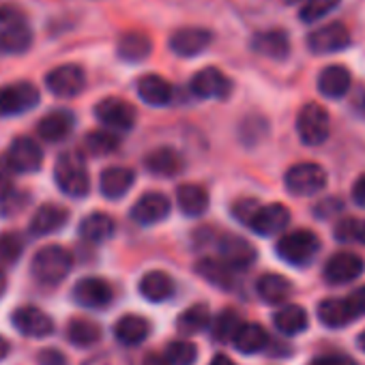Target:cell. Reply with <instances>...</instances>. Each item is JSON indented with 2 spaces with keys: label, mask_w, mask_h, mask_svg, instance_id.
<instances>
[{
  "label": "cell",
  "mask_w": 365,
  "mask_h": 365,
  "mask_svg": "<svg viewBox=\"0 0 365 365\" xmlns=\"http://www.w3.org/2000/svg\"><path fill=\"white\" fill-rule=\"evenodd\" d=\"M54 180L63 194L71 198H84L91 192V176L86 161L76 150H65L58 155L54 165Z\"/></svg>",
  "instance_id": "1"
},
{
  "label": "cell",
  "mask_w": 365,
  "mask_h": 365,
  "mask_svg": "<svg viewBox=\"0 0 365 365\" xmlns=\"http://www.w3.org/2000/svg\"><path fill=\"white\" fill-rule=\"evenodd\" d=\"M73 269V256L69 250L61 245H46L41 247L31 262L33 277L43 286H56L61 284Z\"/></svg>",
  "instance_id": "2"
},
{
  "label": "cell",
  "mask_w": 365,
  "mask_h": 365,
  "mask_svg": "<svg viewBox=\"0 0 365 365\" xmlns=\"http://www.w3.org/2000/svg\"><path fill=\"white\" fill-rule=\"evenodd\" d=\"M275 252L284 262L292 267H305L320 252V239L312 230H294L277 241Z\"/></svg>",
  "instance_id": "3"
},
{
  "label": "cell",
  "mask_w": 365,
  "mask_h": 365,
  "mask_svg": "<svg viewBox=\"0 0 365 365\" xmlns=\"http://www.w3.org/2000/svg\"><path fill=\"white\" fill-rule=\"evenodd\" d=\"M284 182H286V190L292 196L309 198V196L320 194L327 187V172L318 163L303 161V163H297V165L288 168V172L284 176Z\"/></svg>",
  "instance_id": "4"
},
{
  "label": "cell",
  "mask_w": 365,
  "mask_h": 365,
  "mask_svg": "<svg viewBox=\"0 0 365 365\" xmlns=\"http://www.w3.org/2000/svg\"><path fill=\"white\" fill-rule=\"evenodd\" d=\"M331 118L320 103H305L297 116V133L305 146H320L329 138Z\"/></svg>",
  "instance_id": "5"
},
{
  "label": "cell",
  "mask_w": 365,
  "mask_h": 365,
  "mask_svg": "<svg viewBox=\"0 0 365 365\" xmlns=\"http://www.w3.org/2000/svg\"><path fill=\"white\" fill-rule=\"evenodd\" d=\"M39 103V91L31 82H14L0 88V118L18 116Z\"/></svg>",
  "instance_id": "6"
},
{
  "label": "cell",
  "mask_w": 365,
  "mask_h": 365,
  "mask_svg": "<svg viewBox=\"0 0 365 365\" xmlns=\"http://www.w3.org/2000/svg\"><path fill=\"white\" fill-rule=\"evenodd\" d=\"M363 271H365V260L359 254L337 252L324 262L322 277L331 286H341V284H350V282L359 279L363 275Z\"/></svg>",
  "instance_id": "7"
},
{
  "label": "cell",
  "mask_w": 365,
  "mask_h": 365,
  "mask_svg": "<svg viewBox=\"0 0 365 365\" xmlns=\"http://www.w3.org/2000/svg\"><path fill=\"white\" fill-rule=\"evenodd\" d=\"M95 116L108 129L114 131H129L135 125V108L118 97H106L95 106Z\"/></svg>",
  "instance_id": "8"
},
{
  "label": "cell",
  "mask_w": 365,
  "mask_h": 365,
  "mask_svg": "<svg viewBox=\"0 0 365 365\" xmlns=\"http://www.w3.org/2000/svg\"><path fill=\"white\" fill-rule=\"evenodd\" d=\"M11 324L16 327L18 333L33 337V339H41L54 333V320L35 305L16 307L11 314Z\"/></svg>",
  "instance_id": "9"
},
{
  "label": "cell",
  "mask_w": 365,
  "mask_h": 365,
  "mask_svg": "<svg viewBox=\"0 0 365 365\" xmlns=\"http://www.w3.org/2000/svg\"><path fill=\"white\" fill-rule=\"evenodd\" d=\"M46 86L50 88L52 95L69 99V97H76L84 91L86 73L80 65H71V63L61 65L46 76Z\"/></svg>",
  "instance_id": "10"
},
{
  "label": "cell",
  "mask_w": 365,
  "mask_h": 365,
  "mask_svg": "<svg viewBox=\"0 0 365 365\" xmlns=\"http://www.w3.org/2000/svg\"><path fill=\"white\" fill-rule=\"evenodd\" d=\"M213 43V33L200 26H185L172 33L170 37V50L180 58H194L202 54Z\"/></svg>",
  "instance_id": "11"
},
{
  "label": "cell",
  "mask_w": 365,
  "mask_h": 365,
  "mask_svg": "<svg viewBox=\"0 0 365 365\" xmlns=\"http://www.w3.org/2000/svg\"><path fill=\"white\" fill-rule=\"evenodd\" d=\"M215 247H217V254L220 258L230 264L232 269L241 271V269H247L256 262V250L250 241H245L243 237H237V235H220L215 239Z\"/></svg>",
  "instance_id": "12"
},
{
  "label": "cell",
  "mask_w": 365,
  "mask_h": 365,
  "mask_svg": "<svg viewBox=\"0 0 365 365\" xmlns=\"http://www.w3.org/2000/svg\"><path fill=\"white\" fill-rule=\"evenodd\" d=\"M71 297L82 307L106 309L112 303V299H114V290H112V286L103 277H82L73 286Z\"/></svg>",
  "instance_id": "13"
},
{
  "label": "cell",
  "mask_w": 365,
  "mask_h": 365,
  "mask_svg": "<svg viewBox=\"0 0 365 365\" xmlns=\"http://www.w3.org/2000/svg\"><path fill=\"white\" fill-rule=\"evenodd\" d=\"M348 46H350V33L341 22H329L307 35V48L318 56L339 52Z\"/></svg>",
  "instance_id": "14"
},
{
  "label": "cell",
  "mask_w": 365,
  "mask_h": 365,
  "mask_svg": "<svg viewBox=\"0 0 365 365\" xmlns=\"http://www.w3.org/2000/svg\"><path fill=\"white\" fill-rule=\"evenodd\" d=\"M230 78L226 73H222L217 67H205L200 69L192 82L190 88L198 99H224L230 93Z\"/></svg>",
  "instance_id": "15"
},
{
  "label": "cell",
  "mask_w": 365,
  "mask_h": 365,
  "mask_svg": "<svg viewBox=\"0 0 365 365\" xmlns=\"http://www.w3.org/2000/svg\"><path fill=\"white\" fill-rule=\"evenodd\" d=\"M170 211H172V202L168 196L159 192H148L131 207V220L140 226H153L163 222L170 215Z\"/></svg>",
  "instance_id": "16"
},
{
  "label": "cell",
  "mask_w": 365,
  "mask_h": 365,
  "mask_svg": "<svg viewBox=\"0 0 365 365\" xmlns=\"http://www.w3.org/2000/svg\"><path fill=\"white\" fill-rule=\"evenodd\" d=\"M288 224H290V211L284 205L273 202V205H260L247 226L260 237H273L286 230Z\"/></svg>",
  "instance_id": "17"
},
{
  "label": "cell",
  "mask_w": 365,
  "mask_h": 365,
  "mask_svg": "<svg viewBox=\"0 0 365 365\" xmlns=\"http://www.w3.org/2000/svg\"><path fill=\"white\" fill-rule=\"evenodd\" d=\"M7 157L14 163V168L24 174H33L43 165V150L31 138H16L9 146Z\"/></svg>",
  "instance_id": "18"
},
{
  "label": "cell",
  "mask_w": 365,
  "mask_h": 365,
  "mask_svg": "<svg viewBox=\"0 0 365 365\" xmlns=\"http://www.w3.org/2000/svg\"><path fill=\"white\" fill-rule=\"evenodd\" d=\"M135 182V174L129 168L123 165H112L106 168L99 176V190L103 194V198L108 200H118L123 198Z\"/></svg>",
  "instance_id": "19"
},
{
  "label": "cell",
  "mask_w": 365,
  "mask_h": 365,
  "mask_svg": "<svg viewBox=\"0 0 365 365\" xmlns=\"http://www.w3.org/2000/svg\"><path fill=\"white\" fill-rule=\"evenodd\" d=\"M76 127V116L69 110H54L37 123V133L46 142H61L69 138Z\"/></svg>",
  "instance_id": "20"
},
{
  "label": "cell",
  "mask_w": 365,
  "mask_h": 365,
  "mask_svg": "<svg viewBox=\"0 0 365 365\" xmlns=\"http://www.w3.org/2000/svg\"><path fill=\"white\" fill-rule=\"evenodd\" d=\"M69 222V211L58 205H43L35 211L31 220V235L33 237H46L52 232H58Z\"/></svg>",
  "instance_id": "21"
},
{
  "label": "cell",
  "mask_w": 365,
  "mask_h": 365,
  "mask_svg": "<svg viewBox=\"0 0 365 365\" xmlns=\"http://www.w3.org/2000/svg\"><path fill=\"white\" fill-rule=\"evenodd\" d=\"M144 165L150 174L155 176H163V178H172L176 174L182 172L185 163H182V157L170 148V146H161V148H155L146 155L144 159Z\"/></svg>",
  "instance_id": "22"
},
{
  "label": "cell",
  "mask_w": 365,
  "mask_h": 365,
  "mask_svg": "<svg viewBox=\"0 0 365 365\" xmlns=\"http://www.w3.org/2000/svg\"><path fill=\"white\" fill-rule=\"evenodd\" d=\"M176 205L182 215L200 217L209 209V194L202 185L185 182V185H178V190H176Z\"/></svg>",
  "instance_id": "23"
},
{
  "label": "cell",
  "mask_w": 365,
  "mask_h": 365,
  "mask_svg": "<svg viewBox=\"0 0 365 365\" xmlns=\"http://www.w3.org/2000/svg\"><path fill=\"white\" fill-rule=\"evenodd\" d=\"M150 335V322L138 314H125L114 324V337L123 346H140Z\"/></svg>",
  "instance_id": "24"
},
{
  "label": "cell",
  "mask_w": 365,
  "mask_h": 365,
  "mask_svg": "<svg viewBox=\"0 0 365 365\" xmlns=\"http://www.w3.org/2000/svg\"><path fill=\"white\" fill-rule=\"evenodd\" d=\"M354 318H359V316L354 314L348 297L346 299H324L318 305V320L329 329H341V327L350 324Z\"/></svg>",
  "instance_id": "25"
},
{
  "label": "cell",
  "mask_w": 365,
  "mask_h": 365,
  "mask_svg": "<svg viewBox=\"0 0 365 365\" xmlns=\"http://www.w3.org/2000/svg\"><path fill=\"white\" fill-rule=\"evenodd\" d=\"M350 71L344 65H329L318 73V91L329 99H339L350 91Z\"/></svg>",
  "instance_id": "26"
},
{
  "label": "cell",
  "mask_w": 365,
  "mask_h": 365,
  "mask_svg": "<svg viewBox=\"0 0 365 365\" xmlns=\"http://www.w3.org/2000/svg\"><path fill=\"white\" fill-rule=\"evenodd\" d=\"M256 54L273 61H284L290 54V39L284 31H264L258 33L252 41Z\"/></svg>",
  "instance_id": "27"
},
{
  "label": "cell",
  "mask_w": 365,
  "mask_h": 365,
  "mask_svg": "<svg viewBox=\"0 0 365 365\" xmlns=\"http://www.w3.org/2000/svg\"><path fill=\"white\" fill-rule=\"evenodd\" d=\"M33 46V31L26 20L0 26V50L7 54H24Z\"/></svg>",
  "instance_id": "28"
},
{
  "label": "cell",
  "mask_w": 365,
  "mask_h": 365,
  "mask_svg": "<svg viewBox=\"0 0 365 365\" xmlns=\"http://www.w3.org/2000/svg\"><path fill=\"white\" fill-rule=\"evenodd\" d=\"M138 95L144 103L161 108L172 101V84L161 76L148 73L138 80Z\"/></svg>",
  "instance_id": "29"
},
{
  "label": "cell",
  "mask_w": 365,
  "mask_h": 365,
  "mask_svg": "<svg viewBox=\"0 0 365 365\" xmlns=\"http://www.w3.org/2000/svg\"><path fill=\"white\" fill-rule=\"evenodd\" d=\"M138 290L146 301L163 303L174 294V282L163 271H148V273L142 275V279L138 284Z\"/></svg>",
  "instance_id": "30"
},
{
  "label": "cell",
  "mask_w": 365,
  "mask_h": 365,
  "mask_svg": "<svg viewBox=\"0 0 365 365\" xmlns=\"http://www.w3.org/2000/svg\"><path fill=\"white\" fill-rule=\"evenodd\" d=\"M271 344V337L269 333L264 331V327L256 324V322H243L232 339V346L243 352V354H256V352H262L267 350Z\"/></svg>",
  "instance_id": "31"
},
{
  "label": "cell",
  "mask_w": 365,
  "mask_h": 365,
  "mask_svg": "<svg viewBox=\"0 0 365 365\" xmlns=\"http://www.w3.org/2000/svg\"><path fill=\"white\" fill-rule=\"evenodd\" d=\"M196 273L202 279H207L209 284H213V286H217L222 290H232L237 269L226 264L222 258H205V260H200L196 264Z\"/></svg>",
  "instance_id": "32"
},
{
  "label": "cell",
  "mask_w": 365,
  "mask_h": 365,
  "mask_svg": "<svg viewBox=\"0 0 365 365\" xmlns=\"http://www.w3.org/2000/svg\"><path fill=\"white\" fill-rule=\"evenodd\" d=\"M256 292L264 303L279 305V303L288 301V297L292 294V284H290V279H286L279 273H264L256 284Z\"/></svg>",
  "instance_id": "33"
},
{
  "label": "cell",
  "mask_w": 365,
  "mask_h": 365,
  "mask_svg": "<svg viewBox=\"0 0 365 365\" xmlns=\"http://www.w3.org/2000/svg\"><path fill=\"white\" fill-rule=\"evenodd\" d=\"M273 324L282 335H299L307 329L309 324V316L301 305H282L275 314H273Z\"/></svg>",
  "instance_id": "34"
},
{
  "label": "cell",
  "mask_w": 365,
  "mask_h": 365,
  "mask_svg": "<svg viewBox=\"0 0 365 365\" xmlns=\"http://www.w3.org/2000/svg\"><path fill=\"white\" fill-rule=\"evenodd\" d=\"M116 224L108 213H91L80 222V237L88 243H103L114 237Z\"/></svg>",
  "instance_id": "35"
},
{
  "label": "cell",
  "mask_w": 365,
  "mask_h": 365,
  "mask_svg": "<svg viewBox=\"0 0 365 365\" xmlns=\"http://www.w3.org/2000/svg\"><path fill=\"white\" fill-rule=\"evenodd\" d=\"M150 50L153 43L144 33H125L116 43V54L125 63H140L148 58Z\"/></svg>",
  "instance_id": "36"
},
{
  "label": "cell",
  "mask_w": 365,
  "mask_h": 365,
  "mask_svg": "<svg viewBox=\"0 0 365 365\" xmlns=\"http://www.w3.org/2000/svg\"><path fill=\"white\" fill-rule=\"evenodd\" d=\"M67 339L78 348H91L101 339V327L88 318H71L67 324Z\"/></svg>",
  "instance_id": "37"
},
{
  "label": "cell",
  "mask_w": 365,
  "mask_h": 365,
  "mask_svg": "<svg viewBox=\"0 0 365 365\" xmlns=\"http://www.w3.org/2000/svg\"><path fill=\"white\" fill-rule=\"evenodd\" d=\"M211 322H213V318H211L209 307L205 303H198V305L187 307L178 316L176 327L182 335H196L205 329H211Z\"/></svg>",
  "instance_id": "38"
},
{
  "label": "cell",
  "mask_w": 365,
  "mask_h": 365,
  "mask_svg": "<svg viewBox=\"0 0 365 365\" xmlns=\"http://www.w3.org/2000/svg\"><path fill=\"white\" fill-rule=\"evenodd\" d=\"M241 324H243V320H241V316H239L235 309H224V312H220V316L211 322V335H213V339L220 341V344L232 341Z\"/></svg>",
  "instance_id": "39"
},
{
  "label": "cell",
  "mask_w": 365,
  "mask_h": 365,
  "mask_svg": "<svg viewBox=\"0 0 365 365\" xmlns=\"http://www.w3.org/2000/svg\"><path fill=\"white\" fill-rule=\"evenodd\" d=\"M333 237L339 243L365 245V220H361V217H341L333 228Z\"/></svg>",
  "instance_id": "40"
},
{
  "label": "cell",
  "mask_w": 365,
  "mask_h": 365,
  "mask_svg": "<svg viewBox=\"0 0 365 365\" xmlns=\"http://www.w3.org/2000/svg\"><path fill=\"white\" fill-rule=\"evenodd\" d=\"M163 354L170 365H194L198 359V348L190 339H174L165 346Z\"/></svg>",
  "instance_id": "41"
},
{
  "label": "cell",
  "mask_w": 365,
  "mask_h": 365,
  "mask_svg": "<svg viewBox=\"0 0 365 365\" xmlns=\"http://www.w3.org/2000/svg\"><path fill=\"white\" fill-rule=\"evenodd\" d=\"M120 140L112 133V131H91L84 138V146L91 155L101 157V155H110L118 148Z\"/></svg>",
  "instance_id": "42"
},
{
  "label": "cell",
  "mask_w": 365,
  "mask_h": 365,
  "mask_svg": "<svg viewBox=\"0 0 365 365\" xmlns=\"http://www.w3.org/2000/svg\"><path fill=\"white\" fill-rule=\"evenodd\" d=\"M24 252V239L18 232L0 235V267H9L20 260Z\"/></svg>",
  "instance_id": "43"
},
{
  "label": "cell",
  "mask_w": 365,
  "mask_h": 365,
  "mask_svg": "<svg viewBox=\"0 0 365 365\" xmlns=\"http://www.w3.org/2000/svg\"><path fill=\"white\" fill-rule=\"evenodd\" d=\"M339 3H341V0H305L301 11H299V18L305 24L318 22L324 16H329L331 11H335Z\"/></svg>",
  "instance_id": "44"
},
{
  "label": "cell",
  "mask_w": 365,
  "mask_h": 365,
  "mask_svg": "<svg viewBox=\"0 0 365 365\" xmlns=\"http://www.w3.org/2000/svg\"><path fill=\"white\" fill-rule=\"evenodd\" d=\"M16 174H18V170L14 168L9 157L0 155V200L7 198L14 192V178H16Z\"/></svg>",
  "instance_id": "45"
},
{
  "label": "cell",
  "mask_w": 365,
  "mask_h": 365,
  "mask_svg": "<svg viewBox=\"0 0 365 365\" xmlns=\"http://www.w3.org/2000/svg\"><path fill=\"white\" fill-rule=\"evenodd\" d=\"M258 207H260L258 200H254V198H241V200H237L232 205V215H235L237 222L250 224V220L254 217V213L258 211Z\"/></svg>",
  "instance_id": "46"
},
{
  "label": "cell",
  "mask_w": 365,
  "mask_h": 365,
  "mask_svg": "<svg viewBox=\"0 0 365 365\" xmlns=\"http://www.w3.org/2000/svg\"><path fill=\"white\" fill-rule=\"evenodd\" d=\"M26 202H29L26 194H22L20 190H14L7 198L0 200V215H14V213L22 211Z\"/></svg>",
  "instance_id": "47"
},
{
  "label": "cell",
  "mask_w": 365,
  "mask_h": 365,
  "mask_svg": "<svg viewBox=\"0 0 365 365\" xmlns=\"http://www.w3.org/2000/svg\"><path fill=\"white\" fill-rule=\"evenodd\" d=\"M84 365H131V361H129V356L118 354V352H103L99 356H93Z\"/></svg>",
  "instance_id": "48"
},
{
  "label": "cell",
  "mask_w": 365,
  "mask_h": 365,
  "mask_svg": "<svg viewBox=\"0 0 365 365\" xmlns=\"http://www.w3.org/2000/svg\"><path fill=\"white\" fill-rule=\"evenodd\" d=\"M39 365H67V356L58 348H46L37 354Z\"/></svg>",
  "instance_id": "49"
},
{
  "label": "cell",
  "mask_w": 365,
  "mask_h": 365,
  "mask_svg": "<svg viewBox=\"0 0 365 365\" xmlns=\"http://www.w3.org/2000/svg\"><path fill=\"white\" fill-rule=\"evenodd\" d=\"M20 20H26L24 11L16 5H0V26H7V24H14V22H20Z\"/></svg>",
  "instance_id": "50"
},
{
  "label": "cell",
  "mask_w": 365,
  "mask_h": 365,
  "mask_svg": "<svg viewBox=\"0 0 365 365\" xmlns=\"http://www.w3.org/2000/svg\"><path fill=\"white\" fill-rule=\"evenodd\" d=\"M307 365H356V361L348 354H322Z\"/></svg>",
  "instance_id": "51"
},
{
  "label": "cell",
  "mask_w": 365,
  "mask_h": 365,
  "mask_svg": "<svg viewBox=\"0 0 365 365\" xmlns=\"http://www.w3.org/2000/svg\"><path fill=\"white\" fill-rule=\"evenodd\" d=\"M348 301H350V305H352V309H354L356 316H365V286L352 290L350 297H348Z\"/></svg>",
  "instance_id": "52"
},
{
  "label": "cell",
  "mask_w": 365,
  "mask_h": 365,
  "mask_svg": "<svg viewBox=\"0 0 365 365\" xmlns=\"http://www.w3.org/2000/svg\"><path fill=\"white\" fill-rule=\"evenodd\" d=\"M352 200L356 207L365 209V174H361L352 185Z\"/></svg>",
  "instance_id": "53"
},
{
  "label": "cell",
  "mask_w": 365,
  "mask_h": 365,
  "mask_svg": "<svg viewBox=\"0 0 365 365\" xmlns=\"http://www.w3.org/2000/svg\"><path fill=\"white\" fill-rule=\"evenodd\" d=\"M142 365H170V361L165 359V354H157V352H148L142 361Z\"/></svg>",
  "instance_id": "54"
},
{
  "label": "cell",
  "mask_w": 365,
  "mask_h": 365,
  "mask_svg": "<svg viewBox=\"0 0 365 365\" xmlns=\"http://www.w3.org/2000/svg\"><path fill=\"white\" fill-rule=\"evenodd\" d=\"M9 352H11V344L3 335H0V361H5Z\"/></svg>",
  "instance_id": "55"
},
{
  "label": "cell",
  "mask_w": 365,
  "mask_h": 365,
  "mask_svg": "<svg viewBox=\"0 0 365 365\" xmlns=\"http://www.w3.org/2000/svg\"><path fill=\"white\" fill-rule=\"evenodd\" d=\"M211 365H237V363L230 356H226V354H215L213 361H211Z\"/></svg>",
  "instance_id": "56"
},
{
  "label": "cell",
  "mask_w": 365,
  "mask_h": 365,
  "mask_svg": "<svg viewBox=\"0 0 365 365\" xmlns=\"http://www.w3.org/2000/svg\"><path fill=\"white\" fill-rule=\"evenodd\" d=\"M5 290H7V275H5L3 269H0V297L5 294Z\"/></svg>",
  "instance_id": "57"
},
{
  "label": "cell",
  "mask_w": 365,
  "mask_h": 365,
  "mask_svg": "<svg viewBox=\"0 0 365 365\" xmlns=\"http://www.w3.org/2000/svg\"><path fill=\"white\" fill-rule=\"evenodd\" d=\"M356 344H359V348H361V350L365 352V331H363V333L359 335V339H356Z\"/></svg>",
  "instance_id": "58"
},
{
  "label": "cell",
  "mask_w": 365,
  "mask_h": 365,
  "mask_svg": "<svg viewBox=\"0 0 365 365\" xmlns=\"http://www.w3.org/2000/svg\"><path fill=\"white\" fill-rule=\"evenodd\" d=\"M284 5H294V3H299V0H282Z\"/></svg>",
  "instance_id": "59"
}]
</instances>
